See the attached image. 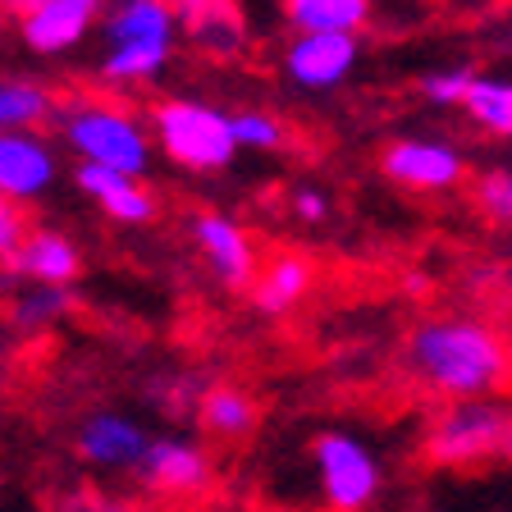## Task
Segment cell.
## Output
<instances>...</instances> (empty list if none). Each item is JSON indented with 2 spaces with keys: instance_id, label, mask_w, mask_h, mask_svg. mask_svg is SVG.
<instances>
[{
  "instance_id": "cell-1",
  "label": "cell",
  "mask_w": 512,
  "mask_h": 512,
  "mask_svg": "<svg viewBox=\"0 0 512 512\" xmlns=\"http://www.w3.org/2000/svg\"><path fill=\"white\" fill-rule=\"evenodd\" d=\"M407 366L444 398H490L512 375V348L485 320H421L407 339Z\"/></svg>"
},
{
  "instance_id": "cell-2",
  "label": "cell",
  "mask_w": 512,
  "mask_h": 512,
  "mask_svg": "<svg viewBox=\"0 0 512 512\" xmlns=\"http://www.w3.org/2000/svg\"><path fill=\"white\" fill-rule=\"evenodd\" d=\"M60 133L78 160L110 165V170L138 174V179L151 170V151H156L151 128L128 106L96 101V96H78V101H69V106L60 110Z\"/></svg>"
},
{
  "instance_id": "cell-3",
  "label": "cell",
  "mask_w": 512,
  "mask_h": 512,
  "mask_svg": "<svg viewBox=\"0 0 512 512\" xmlns=\"http://www.w3.org/2000/svg\"><path fill=\"white\" fill-rule=\"evenodd\" d=\"M151 142L160 156L192 174H215L229 170V160L238 156L234 133H229V115L220 106L192 101V96H174L160 101L151 115Z\"/></svg>"
},
{
  "instance_id": "cell-4",
  "label": "cell",
  "mask_w": 512,
  "mask_h": 512,
  "mask_svg": "<svg viewBox=\"0 0 512 512\" xmlns=\"http://www.w3.org/2000/svg\"><path fill=\"white\" fill-rule=\"evenodd\" d=\"M503 426H508V407L490 398H453L448 412L426 435V458L439 467H471V462L499 458L503 448Z\"/></svg>"
},
{
  "instance_id": "cell-5",
  "label": "cell",
  "mask_w": 512,
  "mask_h": 512,
  "mask_svg": "<svg viewBox=\"0 0 512 512\" xmlns=\"http://www.w3.org/2000/svg\"><path fill=\"white\" fill-rule=\"evenodd\" d=\"M316 480L330 512H366L384 485V471L371 444L348 430H325L316 435Z\"/></svg>"
},
{
  "instance_id": "cell-6",
  "label": "cell",
  "mask_w": 512,
  "mask_h": 512,
  "mask_svg": "<svg viewBox=\"0 0 512 512\" xmlns=\"http://www.w3.org/2000/svg\"><path fill=\"white\" fill-rule=\"evenodd\" d=\"M380 170L398 183V188L412 192H444L458 188L462 174H467V156H462L458 142L448 138H394L380 156Z\"/></svg>"
},
{
  "instance_id": "cell-7",
  "label": "cell",
  "mask_w": 512,
  "mask_h": 512,
  "mask_svg": "<svg viewBox=\"0 0 512 512\" xmlns=\"http://www.w3.org/2000/svg\"><path fill=\"white\" fill-rule=\"evenodd\" d=\"M362 60L357 32H293L284 51V74L302 92H334Z\"/></svg>"
},
{
  "instance_id": "cell-8",
  "label": "cell",
  "mask_w": 512,
  "mask_h": 512,
  "mask_svg": "<svg viewBox=\"0 0 512 512\" xmlns=\"http://www.w3.org/2000/svg\"><path fill=\"white\" fill-rule=\"evenodd\" d=\"M60 179V160L37 128H0V197L37 202Z\"/></svg>"
},
{
  "instance_id": "cell-9",
  "label": "cell",
  "mask_w": 512,
  "mask_h": 512,
  "mask_svg": "<svg viewBox=\"0 0 512 512\" xmlns=\"http://www.w3.org/2000/svg\"><path fill=\"white\" fill-rule=\"evenodd\" d=\"M142 485L156 494H202L211 485V458H206L197 444L188 439H174V435H160V439H147L142 448L138 467Z\"/></svg>"
},
{
  "instance_id": "cell-10",
  "label": "cell",
  "mask_w": 512,
  "mask_h": 512,
  "mask_svg": "<svg viewBox=\"0 0 512 512\" xmlns=\"http://www.w3.org/2000/svg\"><path fill=\"white\" fill-rule=\"evenodd\" d=\"M192 234L202 243L206 261H211L215 279L229 288H247L256 275V247L247 238V229L234 220V215H220V211H202L192 215Z\"/></svg>"
},
{
  "instance_id": "cell-11",
  "label": "cell",
  "mask_w": 512,
  "mask_h": 512,
  "mask_svg": "<svg viewBox=\"0 0 512 512\" xmlns=\"http://www.w3.org/2000/svg\"><path fill=\"white\" fill-rule=\"evenodd\" d=\"M147 426L133 421L124 412H92L78 430V453L83 462L101 471H133L142 458V448H147Z\"/></svg>"
},
{
  "instance_id": "cell-12",
  "label": "cell",
  "mask_w": 512,
  "mask_h": 512,
  "mask_svg": "<svg viewBox=\"0 0 512 512\" xmlns=\"http://www.w3.org/2000/svg\"><path fill=\"white\" fill-rule=\"evenodd\" d=\"M106 0H42L23 14V42L37 55H64L74 51L96 23Z\"/></svg>"
},
{
  "instance_id": "cell-13",
  "label": "cell",
  "mask_w": 512,
  "mask_h": 512,
  "mask_svg": "<svg viewBox=\"0 0 512 512\" xmlns=\"http://www.w3.org/2000/svg\"><path fill=\"white\" fill-rule=\"evenodd\" d=\"M74 183L115 224H147V220H156V197H151V188H142L138 174H124V170H110V165L78 160Z\"/></svg>"
},
{
  "instance_id": "cell-14",
  "label": "cell",
  "mask_w": 512,
  "mask_h": 512,
  "mask_svg": "<svg viewBox=\"0 0 512 512\" xmlns=\"http://www.w3.org/2000/svg\"><path fill=\"white\" fill-rule=\"evenodd\" d=\"M174 19L188 28V37L211 55H238L247 42L243 14L234 0H165Z\"/></svg>"
},
{
  "instance_id": "cell-15",
  "label": "cell",
  "mask_w": 512,
  "mask_h": 512,
  "mask_svg": "<svg viewBox=\"0 0 512 512\" xmlns=\"http://www.w3.org/2000/svg\"><path fill=\"white\" fill-rule=\"evenodd\" d=\"M14 275L32 279V284H74L78 270H83V256H78V247L69 243L64 234H55V229H28L19 243V252L10 256Z\"/></svg>"
},
{
  "instance_id": "cell-16",
  "label": "cell",
  "mask_w": 512,
  "mask_h": 512,
  "mask_svg": "<svg viewBox=\"0 0 512 512\" xmlns=\"http://www.w3.org/2000/svg\"><path fill=\"white\" fill-rule=\"evenodd\" d=\"M307 293H311V261L298 252H279L261 275H252V302H256V311H266V316L293 311Z\"/></svg>"
},
{
  "instance_id": "cell-17",
  "label": "cell",
  "mask_w": 512,
  "mask_h": 512,
  "mask_svg": "<svg viewBox=\"0 0 512 512\" xmlns=\"http://www.w3.org/2000/svg\"><path fill=\"white\" fill-rule=\"evenodd\" d=\"M179 19L165 0H119L106 14V42H174Z\"/></svg>"
},
{
  "instance_id": "cell-18",
  "label": "cell",
  "mask_w": 512,
  "mask_h": 512,
  "mask_svg": "<svg viewBox=\"0 0 512 512\" xmlns=\"http://www.w3.org/2000/svg\"><path fill=\"white\" fill-rule=\"evenodd\" d=\"M375 0H284V23L293 32H362Z\"/></svg>"
},
{
  "instance_id": "cell-19",
  "label": "cell",
  "mask_w": 512,
  "mask_h": 512,
  "mask_svg": "<svg viewBox=\"0 0 512 512\" xmlns=\"http://www.w3.org/2000/svg\"><path fill=\"white\" fill-rule=\"evenodd\" d=\"M174 42H119L101 60V83L106 87H138L165 74Z\"/></svg>"
},
{
  "instance_id": "cell-20",
  "label": "cell",
  "mask_w": 512,
  "mask_h": 512,
  "mask_svg": "<svg viewBox=\"0 0 512 512\" xmlns=\"http://www.w3.org/2000/svg\"><path fill=\"white\" fill-rule=\"evenodd\" d=\"M197 416H202V426L220 439H247L256 430V416L261 407L252 403V394L234 389V384H215L197 398Z\"/></svg>"
},
{
  "instance_id": "cell-21",
  "label": "cell",
  "mask_w": 512,
  "mask_h": 512,
  "mask_svg": "<svg viewBox=\"0 0 512 512\" xmlns=\"http://www.w3.org/2000/svg\"><path fill=\"white\" fill-rule=\"evenodd\" d=\"M462 110H467L471 124H480L494 138L512 142V78H485L476 74L462 96Z\"/></svg>"
},
{
  "instance_id": "cell-22",
  "label": "cell",
  "mask_w": 512,
  "mask_h": 512,
  "mask_svg": "<svg viewBox=\"0 0 512 512\" xmlns=\"http://www.w3.org/2000/svg\"><path fill=\"white\" fill-rule=\"evenodd\" d=\"M55 101L46 87L23 83V78H5L0 83V128H37L51 119Z\"/></svg>"
},
{
  "instance_id": "cell-23",
  "label": "cell",
  "mask_w": 512,
  "mask_h": 512,
  "mask_svg": "<svg viewBox=\"0 0 512 512\" xmlns=\"http://www.w3.org/2000/svg\"><path fill=\"white\" fill-rule=\"evenodd\" d=\"M69 302H74V293L64 284H37V288H28L23 298H14L10 320L19 330L37 334V330H46V325H55V320L69 311Z\"/></svg>"
},
{
  "instance_id": "cell-24",
  "label": "cell",
  "mask_w": 512,
  "mask_h": 512,
  "mask_svg": "<svg viewBox=\"0 0 512 512\" xmlns=\"http://www.w3.org/2000/svg\"><path fill=\"white\" fill-rule=\"evenodd\" d=\"M229 133H234L238 151H284L288 147V128L270 110H234L229 115Z\"/></svg>"
},
{
  "instance_id": "cell-25",
  "label": "cell",
  "mask_w": 512,
  "mask_h": 512,
  "mask_svg": "<svg viewBox=\"0 0 512 512\" xmlns=\"http://www.w3.org/2000/svg\"><path fill=\"white\" fill-rule=\"evenodd\" d=\"M471 78H476V69H467V64L435 69V74L421 78V96H426L430 106H462V96H467Z\"/></svg>"
},
{
  "instance_id": "cell-26",
  "label": "cell",
  "mask_w": 512,
  "mask_h": 512,
  "mask_svg": "<svg viewBox=\"0 0 512 512\" xmlns=\"http://www.w3.org/2000/svg\"><path fill=\"white\" fill-rule=\"evenodd\" d=\"M476 206L490 215L494 224L512 229V170H490L476 183Z\"/></svg>"
},
{
  "instance_id": "cell-27",
  "label": "cell",
  "mask_w": 512,
  "mask_h": 512,
  "mask_svg": "<svg viewBox=\"0 0 512 512\" xmlns=\"http://www.w3.org/2000/svg\"><path fill=\"white\" fill-rule=\"evenodd\" d=\"M23 234H28V215H23V206L10 202V197H0V261H10V256L19 252Z\"/></svg>"
},
{
  "instance_id": "cell-28",
  "label": "cell",
  "mask_w": 512,
  "mask_h": 512,
  "mask_svg": "<svg viewBox=\"0 0 512 512\" xmlns=\"http://www.w3.org/2000/svg\"><path fill=\"white\" fill-rule=\"evenodd\" d=\"M293 211H298V220H307V224H325V215H330V197L316 192V188H298Z\"/></svg>"
},
{
  "instance_id": "cell-29",
  "label": "cell",
  "mask_w": 512,
  "mask_h": 512,
  "mask_svg": "<svg viewBox=\"0 0 512 512\" xmlns=\"http://www.w3.org/2000/svg\"><path fill=\"white\" fill-rule=\"evenodd\" d=\"M403 288H407V293H426V288H430V275H421V270H416V275L403 279Z\"/></svg>"
},
{
  "instance_id": "cell-30",
  "label": "cell",
  "mask_w": 512,
  "mask_h": 512,
  "mask_svg": "<svg viewBox=\"0 0 512 512\" xmlns=\"http://www.w3.org/2000/svg\"><path fill=\"white\" fill-rule=\"evenodd\" d=\"M499 458H512V412H508V426H503V448H499Z\"/></svg>"
},
{
  "instance_id": "cell-31",
  "label": "cell",
  "mask_w": 512,
  "mask_h": 512,
  "mask_svg": "<svg viewBox=\"0 0 512 512\" xmlns=\"http://www.w3.org/2000/svg\"><path fill=\"white\" fill-rule=\"evenodd\" d=\"M0 5H10V10L28 14V10H32V5H42V0H0Z\"/></svg>"
},
{
  "instance_id": "cell-32",
  "label": "cell",
  "mask_w": 512,
  "mask_h": 512,
  "mask_svg": "<svg viewBox=\"0 0 512 512\" xmlns=\"http://www.w3.org/2000/svg\"><path fill=\"white\" fill-rule=\"evenodd\" d=\"M96 512H124V508H115V503H106V508H96Z\"/></svg>"
}]
</instances>
